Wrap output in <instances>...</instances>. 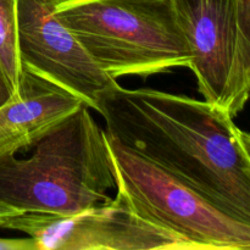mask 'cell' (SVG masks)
Here are the masks:
<instances>
[{"instance_id": "8", "label": "cell", "mask_w": 250, "mask_h": 250, "mask_svg": "<svg viewBox=\"0 0 250 250\" xmlns=\"http://www.w3.org/2000/svg\"><path fill=\"white\" fill-rule=\"evenodd\" d=\"M83 105L68 90L23 68L19 94L0 106V156L34 148Z\"/></svg>"}, {"instance_id": "7", "label": "cell", "mask_w": 250, "mask_h": 250, "mask_svg": "<svg viewBox=\"0 0 250 250\" xmlns=\"http://www.w3.org/2000/svg\"><path fill=\"white\" fill-rule=\"evenodd\" d=\"M56 0H19V50L23 68L75 94L97 111L119 85L54 14Z\"/></svg>"}, {"instance_id": "9", "label": "cell", "mask_w": 250, "mask_h": 250, "mask_svg": "<svg viewBox=\"0 0 250 250\" xmlns=\"http://www.w3.org/2000/svg\"><path fill=\"white\" fill-rule=\"evenodd\" d=\"M0 66L15 97L23 78L19 50V0H0Z\"/></svg>"}, {"instance_id": "12", "label": "cell", "mask_w": 250, "mask_h": 250, "mask_svg": "<svg viewBox=\"0 0 250 250\" xmlns=\"http://www.w3.org/2000/svg\"><path fill=\"white\" fill-rule=\"evenodd\" d=\"M12 97H14V93H12L11 85H10L9 81H7L6 76H5L4 71L0 66V106L9 102Z\"/></svg>"}, {"instance_id": "5", "label": "cell", "mask_w": 250, "mask_h": 250, "mask_svg": "<svg viewBox=\"0 0 250 250\" xmlns=\"http://www.w3.org/2000/svg\"><path fill=\"white\" fill-rule=\"evenodd\" d=\"M172 2L198 90L205 102L236 117L250 98V49L239 27L236 0Z\"/></svg>"}, {"instance_id": "11", "label": "cell", "mask_w": 250, "mask_h": 250, "mask_svg": "<svg viewBox=\"0 0 250 250\" xmlns=\"http://www.w3.org/2000/svg\"><path fill=\"white\" fill-rule=\"evenodd\" d=\"M0 250H38V246L31 237L0 238Z\"/></svg>"}, {"instance_id": "6", "label": "cell", "mask_w": 250, "mask_h": 250, "mask_svg": "<svg viewBox=\"0 0 250 250\" xmlns=\"http://www.w3.org/2000/svg\"><path fill=\"white\" fill-rule=\"evenodd\" d=\"M0 227L26 233L38 250H197L116 199L68 215L22 212L6 217Z\"/></svg>"}, {"instance_id": "1", "label": "cell", "mask_w": 250, "mask_h": 250, "mask_svg": "<svg viewBox=\"0 0 250 250\" xmlns=\"http://www.w3.org/2000/svg\"><path fill=\"white\" fill-rule=\"evenodd\" d=\"M105 133L250 226V156L233 117L205 100L117 85L100 98Z\"/></svg>"}, {"instance_id": "13", "label": "cell", "mask_w": 250, "mask_h": 250, "mask_svg": "<svg viewBox=\"0 0 250 250\" xmlns=\"http://www.w3.org/2000/svg\"><path fill=\"white\" fill-rule=\"evenodd\" d=\"M17 214H21V212H20L19 210L15 209V208L0 202V225H1V222L4 221L6 217L14 216V215H17Z\"/></svg>"}, {"instance_id": "10", "label": "cell", "mask_w": 250, "mask_h": 250, "mask_svg": "<svg viewBox=\"0 0 250 250\" xmlns=\"http://www.w3.org/2000/svg\"><path fill=\"white\" fill-rule=\"evenodd\" d=\"M239 27L250 49V0H236Z\"/></svg>"}, {"instance_id": "3", "label": "cell", "mask_w": 250, "mask_h": 250, "mask_svg": "<svg viewBox=\"0 0 250 250\" xmlns=\"http://www.w3.org/2000/svg\"><path fill=\"white\" fill-rule=\"evenodd\" d=\"M54 14L115 80L189 66L172 0H56Z\"/></svg>"}, {"instance_id": "2", "label": "cell", "mask_w": 250, "mask_h": 250, "mask_svg": "<svg viewBox=\"0 0 250 250\" xmlns=\"http://www.w3.org/2000/svg\"><path fill=\"white\" fill-rule=\"evenodd\" d=\"M81 106L34 146L29 158L0 156V202L20 212L68 215L111 200L106 133Z\"/></svg>"}, {"instance_id": "14", "label": "cell", "mask_w": 250, "mask_h": 250, "mask_svg": "<svg viewBox=\"0 0 250 250\" xmlns=\"http://www.w3.org/2000/svg\"><path fill=\"white\" fill-rule=\"evenodd\" d=\"M241 138H242V142H243V146L244 148H246L247 153H248L250 156V133L241 131Z\"/></svg>"}, {"instance_id": "4", "label": "cell", "mask_w": 250, "mask_h": 250, "mask_svg": "<svg viewBox=\"0 0 250 250\" xmlns=\"http://www.w3.org/2000/svg\"><path fill=\"white\" fill-rule=\"evenodd\" d=\"M115 199L144 221L197 250H250V226L215 207L190 186L106 134Z\"/></svg>"}]
</instances>
